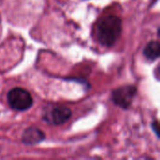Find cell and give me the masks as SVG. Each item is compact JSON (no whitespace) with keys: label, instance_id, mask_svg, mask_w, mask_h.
<instances>
[{"label":"cell","instance_id":"cell-2","mask_svg":"<svg viewBox=\"0 0 160 160\" xmlns=\"http://www.w3.org/2000/svg\"><path fill=\"white\" fill-rule=\"evenodd\" d=\"M8 105L11 109L19 112H23L31 108L33 105V98L31 94L23 88H13L7 96Z\"/></svg>","mask_w":160,"mask_h":160},{"label":"cell","instance_id":"cell-5","mask_svg":"<svg viewBox=\"0 0 160 160\" xmlns=\"http://www.w3.org/2000/svg\"><path fill=\"white\" fill-rule=\"evenodd\" d=\"M45 139L44 132L35 127L26 128L22 136V142L25 145H36Z\"/></svg>","mask_w":160,"mask_h":160},{"label":"cell","instance_id":"cell-3","mask_svg":"<svg viewBox=\"0 0 160 160\" xmlns=\"http://www.w3.org/2000/svg\"><path fill=\"white\" fill-rule=\"evenodd\" d=\"M137 89L133 85H125L116 88L112 93V102L122 109H128L136 96Z\"/></svg>","mask_w":160,"mask_h":160},{"label":"cell","instance_id":"cell-7","mask_svg":"<svg viewBox=\"0 0 160 160\" xmlns=\"http://www.w3.org/2000/svg\"><path fill=\"white\" fill-rule=\"evenodd\" d=\"M152 128H153V130L156 132V135H157L158 137H159V134H158V122L153 123Z\"/></svg>","mask_w":160,"mask_h":160},{"label":"cell","instance_id":"cell-4","mask_svg":"<svg viewBox=\"0 0 160 160\" xmlns=\"http://www.w3.org/2000/svg\"><path fill=\"white\" fill-rule=\"evenodd\" d=\"M71 117V111L67 107L56 106L52 109H47L43 114V120L48 124L62 125Z\"/></svg>","mask_w":160,"mask_h":160},{"label":"cell","instance_id":"cell-1","mask_svg":"<svg viewBox=\"0 0 160 160\" xmlns=\"http://www.w3.org/2000/svg\"><path fill=\"white\" fill-rule=\"evenodd\" d=\"M122 32L121 19L115 15H109L99 20L96 27L98 42L104 47H112Z\"/></svg>","mask_w":160,"mask_h":160},{"label":"cell","instance_id":"cell-6","mask_svg":"<svg viewBox=\"0 0 160 160\" xmlns=\"http://www.w3.org/2000/svg\"><path fill=\"white\" fill-rule=\"evenodd\" d=\"M159 48L158 41H151L145 46L143 50V55L147 60L155 61L159 57Z\"/></svg>","mask_w":160,"mask_h":160}]
</instances>
